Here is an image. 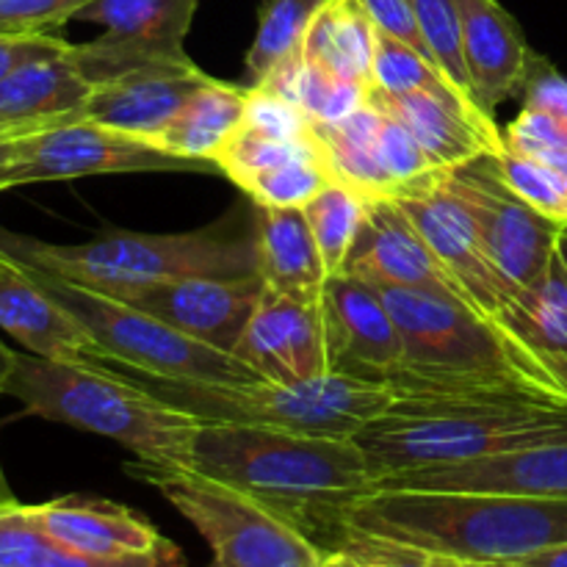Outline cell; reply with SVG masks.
Wrapping results in <instances>:
<instances>
[{"label": "cell", "instance_id": "cell-48", "mask_svg": "<svg viewBox=\"0 0 567 567\" xmlns=\"http://www.w3.org/2000/svg\"><path fill=\"white\" fill-rule=\"evenodd\" d=\"M557 255H559V260H563V266H565V271H567V221L563 225V233H559Z\"/></svg>", "mask_w": 567, "mask_h": 567}, {"label": "cell", "instance_id": "cell-46", "mask_svg": "<svg viewBox=\"0 0 567 567\" xmlns=\"http://www.w3.org/2000/svg\"><path fill=\"white\" fill-rule=\"evenodd\" d=\"M14 354L17 349H9L3 341H0V396H3V385L6 380H9L11 365H14Z\"/></svg>", "mask_w": 567, "mask_h": 567}, {"label": "cell", "instance_id": "cell-17", "mask_svg": "<svg viewBox=\"0 0 567 567\" xmlns=\"http://www.w3.org/2000/svg\"><path fill=\"white\" fill-rule=\"evenodd\" d=\"M236 358L277 385L327 374L330 352L321 302H302L264 286Z\"/></svg>", "mask_w": 567, "mask_h": 567}, {"label": "cell", "instance_id": "cell-26", "mask_svg": "<svg viewBox=\"0 0 567 567\" xmlns=\"http://www.w3.org/2000/svg\"><path fill=\"white\" fill-rule=\"evenodd\" d=\"M249 105V86H233L210 78L158 136V147L188 161L216 164L227 138L241 127Z\"/></svg>", "mask_w": 567, "mask_h": 567}, {"label": "cell", "instance_id": "cell-3", "mask_svg": "<svg viewBox=\"0 0 567 567\" xmlns=\"http://www.w3.org/2000/svg\"><path fill=\"white\" fill-rule=\"evenodd\" d=\"M341 524L432 557L485 565L567 543V498L374 487L343 509Z\"/></svg>", "mask_w": 567, "mask_h": 567}, {"label": "cell", "instance_id": "cell-14", "mask_svg": "<svg viewBox=\"0 0 567 567\" xmlns=\"http://www.w3.org/2000/svg\"><path fill=\"white\" fill-rule=\"evenodd\" d=\"M330 371L391 382L404 360L402 332L380 291L352 275L327 277L321 293Z\"/></svg>", "mask_w": 567, "mask_h": 567}, {"label": "cell", "instance_id": "cell-15", "mask_svg": "<svg viewBox=\"0 0 567 567\" xmlns=\"http://www.w3.org/2000/svg\"><path fill=\"white\" fill-rule=\"evenodd\" d=\"M260 293H264L260 275L241 277V280L188 277V280L122 291L116 293V299L147 310L150 316L205 347L236 354L249 319L258 308Z\"/></svg>", "mask_w": 567, "mask_h": 567}, {"label": "cell", "instance_id": "cell-28", "mask_svg": "<svg viewBox=\"0 0 567 567\" xmlns=\"http://www.w3.org/2000/svg\"><path fill=\"white\" fill-rule=\"evenodd\" d=\"M377 25L358 0H324L305 33L302 59L371 86Z\"/></svg>", "mask_w": 567, "mask_h": 567}, {"label": "cell", "instance_id": "cell-38", "mask_svg": "<svg viewBox=\"0 0 567 567\" xmlns=\"http://www.w3.org/2000/svg\"><path fill=\"white\" fill-rule=\"evenodd\" d=\"M321 567H432V554L343 526V535L324 548Z\"/></svg>", "mask_w": 567, "mask_h": 567}, {"label": "cell", "instance_id": "cell-40", "mask_svg": "<svg viewBox=\"0 0 567 567\" xmlns=\"http://www.w3.org/2000/svg\"><path fill=\"white\" fill-rule=\"evenodd\" d=\"M244 125L282 138L308 136V133H313V122L308 120V114H305L297 103L252 86H249V105L247 116H244Z\"/></svg>", "mask_w": 567, "mask_h": 567}, {"label": "cell", "instance_id": "cell-9", "mask_svg": "<svg viewBox=\"0 0 567 567\" xmlns=\"http://www.w3.org/2000/svg\"><path fill=\"white\" fill-rule=\"evenodd\" d=\"M14 264L25 271L28 280L37 282L55 305H61L83 327V332L94 343L89 354H103L116 363L166 377L236 382V385L266 382L236 354L205 347V343L194 341V338L177 332L175 327L150 316L147 310L136 308V305L92 291V288L75 286L64 277L50 275V271L37 269L31 264H20V260H14Z\"/></svg>", "mask_w": 567, "mask_h": 567}, {"label": "cell", "instance_id": "cell-39", "mask_svg": "<svg viewBox=\"0 0 567 567\" xmlns=\"http://www.w3.org/2000/svg\"><path fill=\"white\" fill-rule=\"evenodd\" d=\"M94 0H0V37H33L75 20Z\"/></svg>", "mask_w": 567, "mask_h": 567}, {"label": "cell", "instance_id": "cell-31", "mask_svg": "<svg viewBox=\"0 0 567 567\" xmlns=\"http://www.w3.org/2000/svg\"><path fill=\"white\" fill-rule=\"evenodd\" d=\"M371 86L388 94H435L474 114H487L474 97L463 92L430 55L410 48L402 39L380 31L374 33V61H371ZM493 116V114H491Z\"/></svg>", "mask_w": 567, "mask_h": 567}, {"label": "cell", "instance_id": "cell-6", "mask_svg": "<svg viewBox=\"0 0 567 567\" xmlns=\"http://www.w3.org/2000/svg\"><path fill=\"white\" fill-rule=\"evenodd\" d=\"M0 255L109 297L188 277L241 280L258 275L255 233L241 236L225 221L164 236L105 233L86 244H48L0 225Z\"/></svg>", "mask_w": 567, "mask_h": 567}, {"label": "cell", "instance_id": "cell-11", "mask_svg": "<svg viewBox=\"0 0 567 567\" xmlns=\"http://www.w3.org/2000/svg\"><path fill=\"white\" fill-rule=\"evenodd\" d=\"M131 172H219V166L181 158L147 138L111 131L94 122H72L20 136L14 161L0 177V194L31 183Z\"/></svg>", "mask_w": 567, "mask_h": 567}, {"label": "cell", "instance_id": "cell-43", "mask_svg": "<svg viewBox=\"0 0 567 567\" xmlns=\"http://www.w3.org/2000/svg\"><path fill=\"white\" fill-rule=\"evenodd\" d=\"M70 48V42L53 37V33H33V37H0V81L17 66L33 59L59 55Z\"/></svg>", "mask_w": 567, "mask_h": 567}, {"label": "cell", "instance_id": "cell-19", "mask_svg": "<svg viewBox=\"0 0 567 567\" xmlns=\"http://www.w3.org/2000/svg\"><path fill=\"white\" fill-rule=\"evenodd\" d=\"M380 491H452V493H509V496L567 498V441L540 443L498 457L474 460L446 468L408 471L388 476Z\"/></svg>", "mask_w": 567, "mask_h": 567}, {"label": "cell", "instance_id": "cell-33", "mask_svg": "<svg viewBox=\"0 0 567 567\" xmlns=\"http://www.w3.org/2000/svg\"><path fill=\"white\" fill-rule=\"evenodd\" d=\"M302 210L330 277L341 275L354 247V238L360 233V225H363L365 197L349 188L347 183L332 181Z\"/></svg>", "mask_w": 567, "mask_h": 567}, {"label": "cell", "instance_id": "cell-12", "mask_svg": "<svg viewBox=\"0 0 567 567\" xmlns=\"http://www.w3.org/2000/svg\"><path fill=\"white\" fill-rule=\"evenodd\" d=\"M199 0H94L75 20L97 22L103 37L70 44V59L92 86L147 66L188 61L183 50Z\"/></svg>", "mask_w": 567, "mask_h": 567}, {"label": "cell", "instance_id": "cell-41", "mask_svg": "<svg viewBox=\"0 0 567 567\" xmlns=\"http://www.w3.org/2000/svg\"><path fill=\"white\" fill-rule=\"evenodd\" d=\"M360 9L369 14V20L374 22L380 31L391 33V37L402 39L404 44H410V48L421 50L424 55H430L432 61L437 64V59L432 55L430 44H426L424 33H421L419 22H415L413 11H410V3L408 0H358ZM441 66V64H437ZM443 70V66H441Z\"/></svg>", "mask_w": 567, "mask_h": 567}, {"label": "cell", "instance_id": "cell-42", "mask_svg": "<svg viewBox=\"0 0 567 567\" xmlns=\"http://www.w3.org/2000/svg\"><path fill=\"white\" fill-rule=\"evenodd\" d=\"M524 100L529 109L548 111L567 120V78L559 75L546 59L535 55L529 66V78L524 83Z\"/></svg>", "mask_w": 567, "mask_h": 567}, {"label": "cell", "instance_id": "cell-49", "mask_svg": "<svg viewBox=\"0 0 567 567\" xmlns=\"http://www.w3.org/2000/svg\"><path fill=\"white\" fill-rule=\"evenodd\" d=\"M432 567H465L457 559H446V557H432Z\"/></svg>", "mask_w": 567, "mask_h": 567}, {"label": "cell", "instance_id": "cell-13", "mask_svg": "<svg viewBox=\"0 0 567 567\" xmlns=\"http://www.w3.org/2000/svg\"><path fill=\"white\" fill-rule=\"evenodd\" d=\"M388 199H396L399 208L408 214L426 247L457 282L468 308L482 319H502L515 293L493 266L465 205L454 197L446 169L426 172Z\"/></svg>", "mask_w": 567, "mask_h": 567}, {"label": "cell", "instance_id": "cell-18", "mask_svg": "<svg viewBox=\"0 0 567 567\" xmlns=\"http://www.w3.org/2000/svg\"><path fill=\"white\" fill-rule=\"evenodd\" d=\"M208 81L210 78L192 59L147 66L94 86L86 103L78 109V122H94L111 131L158 142L183 105Z\"/></svg>", "mask_w": 567, "mask_h": 567}, {"label": "cell", "instance_id": "cell-2", "mask_svg": "<svg viewBox=\"0 0 567 567\" xmlns=\"http://www.w3.org/2000/svg\"><path fill=\"white\" fill-rule=\"evenodd\" d=\"M183 468L258 498L324 551L343 535L349 504L374 491L352 437L252 424H199Z\"/></svg>", "mask_w": 567, "mask_h": 567}, {"label": "cell", "instance_id": "cell-10", "mask_svg": "<svg viewBox=\"0 0 567 567\" xmlns=\"http://www.w3.org/2000/svg\"><path fill=\"white\" fill-rule=\"evenodd\" d=\"M446 181L454 197L474 219L482 244L504 282L513 288V293L529 288L557 258L565 221L526 203L504 181L493 153L480 155L457 169H446Z\"/></svg>", "mask_w": 567, "mask_h": 567}, {"label": "cell", "instance_id": "cell-37", "mask_svg": "<svg viewBox=\"0 0 567 567\" xmlns=\"http://www.w3.org/2000/svg\"><path fill=\"white\" fill-rule=\"evenodd\" d=\"M408 3L437 64L468 97H474L468 70H465L463 44H460L457 0H408Z\"/></svg>", "mask_w": 567, "mask_h": 567}, {"label": "cell", "instance_id": "cell-1", "mask_svg": "<svg viewBox=\"0 0 567 567\" xmlns=\"http://www.w3.org/2000/svg\"><path fill=\"white\" fill-rule=\"evenodd\" d=\"M377 291L404 343L393 404H567L563 377L498 321L413 288Z\"/></svg>", "mask_w": 567, "mask_h": 567}, {"label": "cell", "instance_id": "cell-32", "mask_svg": "<svg viewBox=\"0 0 567 567\" xmlns=\"http://www.w3.org/2000/svg\"><path fill=\"white\" fill-rule=\"evenodd\" d=\"M321 3L324 0H266L258 33L247 53L249 86H258L282 66L302 64L305 33Z\"/></svg>", "mask_w": 567, "mask_h": 567}, {"label": "cell", "instance_id": "cell-16", "mask_svg": "<svg viewBox=\"0 0 567 567\" xmlns=\"http://www.w3.org/2000/svg\"><path fill=\"white\" fill-rule=\"evenodd\" d=\"M341 275H352L374 288H413L435 293L468 308L457 282L426 247L396 199H365L363 225Z\"/></svg>", "mask_w": 567, "mask_h": 567}, {"label": "cell", "instance_id": "cell-4", "mask_svg": "<svg viewBox=\"0 0 567 567\" xmlns=\"http://www.w3.org/2000/svg\"><path fill=\"white\" fill-rule=\"evenodd\" d=\"M3 396L25 413L125 446L138 463L186 465L199 421L94 360H50L17 352Z\"/></svg>", "mask_w": 567, "mask_h": 567}, {"label": "cell", "instance_id": "cell-25", "mask_svg": "<svg viewBox=\"0 0 567 567\" xmlns=\"http://www.w3.org/2000/svg\"><path fill=\"white\" fill-rule=\"evenodd\" d=\"M255 247H258V275L266 288L302 302H321L330 271L302 208L258 205Z\"/></svg>", "mask_w": 567, "mask_h": 567}, {"label": "cell", "instance_id": "cell-29", "mask_svg": "<svg viewBox=\"0 0 567 567\" xmlns=\"http://www.w3.org/2000/svg\"><path fill=\"white\" fill-rule=\"evenodd\" d=\"M377 131H380V111L371 105H363L343 120L313 122V133L324 147L332 177L347 183L365 199L391 197L380 164Z\"/></svg>", "mask_w": 567, "mask_h": 567}, {"label": "cell", "instance_id": "cell-44", "mask_svg": "<svg viewBox=\"0 0 567 567\" xmlns=\"http://www.w3.org/2000/svg\"><path fill=\"white\" fill-rule=\"evenodd\" d=\"M465 567H567V543L563 546L543 548V551L526 554V557L515 559H502V563H485V565H468Z\"/></svg>", "mask_w": 567, "mask_h": 567}, {"label": "cell", "instance_id": "cell-7", "mask_svg": "<svg viewBox=\"0 0 567 567\" xmlns=\"http://www.w3.org/2000/svg\"><path fill=\"white\" fill-rule=\"evenodd\" d=\"M352 441L377 485L408 471L446 468L567 441V404H393Z\"/></svg>", "mask_w": 567, "mask_h": 567}, {"label": "cell", "instance_id": "cell-34", "mask_svg": "<svg viewBox=\"0 0 567 567\" xmlns=\"http://www.w3.org/2000/svg\"><path fill=\"white\" fill-rule=\"evenodd\" d=\"M336 177H332L327 155H313V158H297L275 166V169L260 172V175L249 177L238 188H244L255 199V205H266V208H305Z\"/></svg>", "mask_w": 567, "mask_h": 567}, {"label": "cell", "instance_id": "cell-24", "mask_svg": "<svg viewBox=\"0 0 567 567\" xmlns=\"http://www.w3.org/2000/svg\"><path fill=\"white\" fill-rule=\"evenodd\" d=\"M0 330L25 352L50 360H86L94 349L83 327L28 280L14 260L0 255Z\"/></svg>", "mask_w": 567, "mask_h": 567}, {"label": "cell", "instance_id": "cell-23", "mask_svg": "<svg viewBox=\"0 0 567 567\" xmlns=\"http://www.w3.org/2000/svg\"><path fill=\"white\" fill-rule=\"evenodd\" d=\"M92 89L70 59V48L17 66L0 81V136L20 138L48 127L72 125Z\"/></svg>", "mask_w": 567, "mask_h": 567}, {"label": "cell", "instance_id": "cell-35", "mask_svg": "<svg viewBox=\"0 0 567 567\" xmlns=\"http://www.w3.org/2000/svg\"><path fill=\"white\" fill-rule=\"evenodd\" d=\"M496 155V164L502 169L504 181L543 214L554 219L567 221V177L551 164L518 153V150L504 144Z\"/></svg>", "mask_w": 567, "mask_h": 567}, {"label": "cell", "instance_id": "cell-20", "mask_svg": "<svg viewBox=\"0 0 567 567\" xmlns=\"http://www.w3.org/2000/svg\"><path fill=\"white\" fill-rule=\"evenodd\" d=\"M25 513L44 535L89 557L116 559L177 551V546H172L150 520L103 498L66 496L44 504H25Z\"/></svg>", "mask_w": 567, "mask_h": 567}, {"label": "cell", "instance_id": "cell-22", "mask_svg": "<svg viewBox=\"0 0 567 567\" xmlns=\"http://www.w3.org/2000/svg\"><path fill=\"white\" fill-rule=\"evenodd\" d=\"M365 105L402 122L435 169H457L504 147V131L491 114H474L435 94H388L371 86Z\"/></svg>", "mask_w": 567, "mask_h": 567}, {"label": "cell", "instance_id": "cell-30", "mask_svg": "<svg viewBox=\"0 0 567 567\" xmlns=\"http://www.w3.org/2000/svg\"><path fill=\"white\" fill-rule=\"evenodd\" d=\"M0 567H181V551L147 557H89L44 535L25 504L0 509Z\"/></svg>", "mask_w": 567, "mask_h": 567}, {"label": "cell", "instance_id": "cell-21", "mask_svg": "<svg viewBox=\"0 0 567 567\" xmlns=\"http://www.w3.org/2000/svg\"><path fill=\"white\" fill-rule=\"evenodd\" d=\"M460 44L474 97L487 114L524 92L535 53L498 0H457Z\"/></svg>", "mask_w": 567, "mask_h": 567}, {"label": "cell", "instance_id": "cell-36", "mask_svg": "<svg viewBox=\"0 0 567 567\" xmlns=\"http://www.w3.org/2000/svg\"><path fill=\"white\" fill-rule=\"evenodd\" d=\"M369 89L358 81L336 75L330 70L310 64L302 59L297 81V105L308 114L310 122H336L363 109Z\"/></svg>", "mask_w": 567, "mask_h": 567}, {"label": "cell", "instance_id": "cell-45", "mask_svg": "<svg viewBox=\"0 0 567 567\" xmlns=\"http://www.w3.org/2000/svg\"><path fill=\"white\" fill-rule=\"evenodd\" d=\"M17 142H20V138L0 136V177H3V172L9 169V164H11V161H14Z\"/></svg>", "mask_w": 567, "mask_h": 567}, {"label": "cell", "instance_id": "cell-5", "mask_svg": "<svg viewBox=\"0 0 567 567\" xmlns=\"http://www.w3.org/2000/svg\"><path fill=\"white\" fill-rule=\"evenodd\" d=\"M86 360L116 371L136 382L169 408L192 415L199 424H252L275 430L308 432V435L354 437L365 424L385 415L396 393L385 382L327 371L310 380L288 382H208L188 377H166L116 363L103 354Z\"/></svg>", "mask_w": 567, "mask_h": 567}, {"label": "cell", "instance_id": "cell-27", "mask_svg": "<svg viewBox=\"0 0 567 567\" xmlns=\"http://www.w3.org/2000/svg\"><path fill=\"white\" fill-rule=\"evenodd\" d=\"M498 324L567 382V271L559 255L529 288L515 293Z\"/></svg>", "mask_w": 567, "mask_h": 567}, {"label": "cell", "instance_id": "cell-8", "mask_svg": "<svg viewBox=\"0 0 567 567\" xmlns=\"http://www.w3.org/2000/svg\"><path fill=\"white\" fill-rule=\"evenodd\" d=\"M127 474L155 487L214 554L210 567H321L324 551L280 513L230 485L183 465L127 463Z\"/></svg>", "mask_w": 567, "mask_h": 567}, {"label": "cell", "instance_id": "cell-47", "mask_svg": "<svg viewBox=\"0 0 567 567\" xmlns=\"http://www.w3.org/2000/svg\"><path fill=\"white\" fill-rule=\"evenodd\" d=\"M14 504H20V502H17L14 493H11L9 480H6V474H3V465H0V509L14 507Z\"/></svg>", "mask_w": 567, "mask_h": 567}]
</instances>
